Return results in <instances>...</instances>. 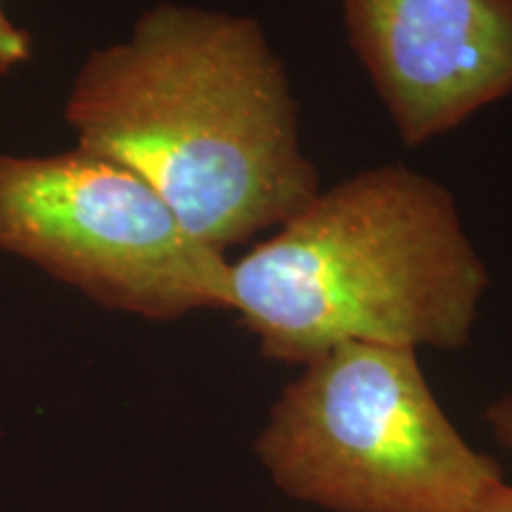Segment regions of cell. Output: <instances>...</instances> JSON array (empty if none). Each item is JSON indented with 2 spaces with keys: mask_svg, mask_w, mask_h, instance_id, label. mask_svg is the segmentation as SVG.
Returning <instances> with one entry per match:
<instances>
[{
  "mask_svg": "<svg viewBox=\"0 0 512 512\" xmlns=\"http://www.w3.org/2000/svg\"><path fill=\"white\" fill-rule=\"evenodd\" d=\"M64 119L76 145L138 174L223 254L320 190L290 74L249 15L145 10L128 38L86 57Z\"/></svg>",
  "mask_w": 512,
  "mask_h": 512,
  "instance_id": "1",
  "label": "cell"
},
{
  "mask_svg": "<svg viewBox=\"0 0 512 512\" xmlns=\"http://www.w3.org/2000/svg\"><path fill=\"white\" fill-rule=\"evenodd\" d=\"M489 285L451 190L394 162L320 188L230 261V311L292 366L342 344L458 351Z\"/></svg>",
  "mask_w": 512,
  "mask_h": 512,
  "instance_id": "2",
  "label": "cell"
},
{
  "mask_svg": "<svg viewBox=\"0 0 512 512\" xmlns=\"http://www.w3.org/2000/svg\"><path fill=\"white\" fill-rule=\"evenodd\" d=\"M254 451L283 494L328 512H479L505 482L441 408L418 351L375 344L302 366Z\"/></svg>",
  "mask_w": 512,
  "mask_h": 512,
  "instance_id": "3",
  "label": "cell"
},
{
  "mask_svg": "<svg viewBox=\"0 0 512 512\" xmlns=\"http://www.w3.org/2000/svg\"><path fill=\"white\" fill-rule=\"evenodd\" d=\"M0 249L105 309L147 320L230 311V261L131 169L76 145L0 155Z\"/></svg>",
  "mask_w": 512,
  "mask_h": 512,
  "instance_id": "4",
  "label": "cell"
},
{
  "mask_svg": "<svg viewBox=\"0 0 512 512\" xmlns=\"http://www.w3.org/2000/svg\"><path fill=\"white\" fill-rule=\"evenodd\" d=\"M403 140L420 147L512 93V0H339Z\"/></svg>",
  "mask_w": 512,
  "mask_h": 512,
  "instance_id": "5",
  "label": "cell"
},
{
  "mask_svg": "<svg viewBox=\"0 0 512 512\" xmlns=\"http://www.w3.org/2000/svg\"><path fill=\"white\" fill-rule=\"evenodd\" d=\"M484 418L489 422L498 444L512 451V394L498 396L496 401H491ZM479 512H512V484L503 482L501 486H496Z\"/></svg>",
  "mask_w": 512,
  "mask_h": 512,
  "instance_id": "6",
  "label": "cell"
},
{
  "mask_svg": "<svg viewBox=\"0 0 512 512\" xmlns=\"http://www.w3.org/2000/svg\"><path fill=\"white\" fill-rule=\"evenodd\" d=\"M29 36L17 29L0 5V74L10 72L29 57Z\"/></svg>",
  "mask_w": 512,
  "mask_h": 512,
  "instance_id": "7",
  "label": "cell"
}]
</instances>
